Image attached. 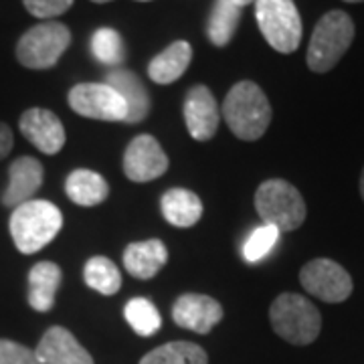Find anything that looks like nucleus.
Segmentation results:
<instances>
[{"instance_id":"31","label":"nucleus","mask_w":364,"mask_h":364,"mask_svg":"<svg viewBox=\"0 0 364 364\" xmlns=\"http://www.w3.org/2000/svg\"><path fill=\"white\" fill-rule=\"evenodd\" d=\"M231 2H235L237 6H241V9H243V6H247V4L255 2V0H231Z\"/></svg>"},{"instance_id":"28","label":"nucleus","mask_w":364,"mask_h":364,"mask_svg":"<svg viewBox=\"0 0 364 364\" xmlns=\"http://www.w3.org/2000/svg\"><path fill=\"white\" fill-rule=\"evenodd\" d=\"M0 364H41L35 350L14 340L0 338Z\"/></svg>"},{"instance_id":"6","label":"nucleus","mask_w":364,"mask_h":364,"mask_svg":"<svg viewBox=\"0 0 364 364\" xmlns=\"http://www.w3.org/2000/svg\"><path fill=\"white\" fill-rule=\"evenodd\" d=\"M71 45V33L59 21L31 26L16 43V59L26 69H51Z\"/></svg>"},{"instance_id":"5","label":"nucleus","mask_w":364,"mask_h":364,"mask_svg":"<svg viewBox=\"0 0 364 364\" xmlns=\"http://www.w3.org/2000/svg\"><path fill=\"white\" fill-rule=\"evenodd\" d=\"M255 208L261 221L279 231H296L306 221V203L299 191L282 178L265 181L255 193Z\"/></svg>"},{"instance_id":"19","label":"nucleus","mask_w":364,"mask_h":364,"mask_svg":"<svg viewBox=\"0 0 364 364\" xmlns=\"http://www.w3.org/2000/svg\"><path fill=\"white\" fill-rule=\"evenodd\" d=\"M193 59V47L186 41H176L164 51L156 55L150 65H148V75L158 85H168L176 79L184 75V71L191 65Z\"/></svg>"},{"instance_id":"12","label":"nucleus","mask_w":364,"mask_h":364,"mask_svg":"<svg viewBox=\"0 0 364 364\" xmlns=\"http://www.w3.org/2000/svg\"><path fill=\"white\" fill-rule=\"evenodd\" d=\"M219 105L207 85H195L184 97V124L198 142L210 140L219 130Z\"/></svg>"},{"instance_id":"14","label":"nucleus","mask_w":364,"mask_h":364,"mask_svg":"<svg viewBox=\"0 0 364 364\" xmlns=\"http://www.w3.org/2000/svg\"><path fill=\"white\" fill-rule=\"evenodd\" d=\"M43 164L37 158L21 156L13 160L9 168V186L4 188L0 203L6 208H16L26 200H33L43 186Z\"/></svg>"},{"instance_id":"32","label":"nucleus","mask_w":364,"mask_h":364,"mask_svg":"<svg viewBox=\"0 0 364 364\" xmlns=\"http://www.w3.org/2000/svg\"><path fill=\"white\" fill-rule=\"evenodd\" d=\"M360 196H363V200H364V168H363V174H360Z\"/></svg>"},{"instance_id":"21","label":"nucleus","mask_w":364,"mask_h":364,"mask_svg":"<svg viewBox=\"0 0 364 364\" xmlns=\"http://www.w3.org/2000/svg\"><path fill=\"white\" fill-rule=\"evenodd\" d=\"M65 193L69 200H73L79 207H95L102 205L107 195L109 186L102 174L87 168L73 170L65 181Z\"/></svg>"},{"instance_id":"8","label":"nucleus","mask_w":364,"mask_h":364,"mask_svg":"<svg viewBox=\"0 0 364 364\" xmlns=\"http://www.w3.org/2000/svg\"><path fill=\"white\" fill-rule=\"evenodd\" d=\"M299 284L314 298L340 304L350 298L354 284L350 273L346 272L340 263L332 259H312L306 263L299 272Z\"/></svg>"},{"instance_id":"22","label":"nucleus","mask_w":364,"mask_h":364,"mask_svg":"<svg viewBox=\"0 0 364 364\" xmlns=\"http://www.w3.org/2000/svg\"><path fill=\"white\" fill-rule=\"evenodd\" d=\"M241 23V6L231 0H215L207 23V37L215 47H227Z\"/></svg>"},{"instance_id":"24","label":"nucleus","mask_w":364,"mask_h":364,"mask_svg":"<svg viewBox=\"0 0 364 364\" xmlns=\"http://www.w3.org/2000/svg\"><path fill=\"white\" fill-rule=\"evenodd\" d=\"M83 279L87 287L93 291L102 294V296H114L122 287V273L117 269V265L107 257H91L85 267H83Z\"/></svg>"},{"instance_id":"16","label":"nucleus","mask_w":364,"mask_h":364,"mask_svg":"<svg viewBox=\"0 0 364 364\" xmlns=\"http://www.w3.org/2000/svg\"><path fill=\"white\" fill-rule=\"evenodd\" d=\"M105 83L109 87L119 93V97L124 100L128 116H126V124H140L146 119V116L150 114V93L146 90V85L142 83V79L138 77L130 69L117 67L112 69L105 77Z\"/></svg>"},{"instance_id":"13","label":"nucleus","mask_w":364,"mask_h":364,"mask_svg":"<svg viewBox=\"0 0 364 364\" xmlns=\"http://www.w3.org/2000/svg\"><path fill=\"white\" fill-rule=\"evenodd\" d=\"M172 320L196 334H208L223 320V306L205 294H184L172 306Z\"/></svg>"},{"instance_id":"15","label":"nucleus","mask_w":364,"mask_h":364,"mask_svg":"<svg viewBox=\"0 0 364 364\" xmlns=\"http://www.w3.org/2000/svg\"><path fill=\"white\" fill-rule=\"evenodd\" d=\"M35 354L41 364H93L90 352L63 326L49 328L43 334Z\"/></svg>"},{"instance_id":"10","label":"nucleus","mask_w":364,"mask_h":364,"mask_svg":"<svg viewBox=\"0 0 364 364\" xmlns=\"http://www.w3.org/2000/svg\"><path fill=\"white\" fill-rule=\"evenodd\" d=\"M168 170V156L154 136H136L124 154V174L132 182H150Z\"/></svg>"},{"instance_id":"17","label":"nucleus","mask_w":364,"mask_h":364,"mask_svg":"<svg viewBox=\"0 0 364 364\" xmlns=\"http://www.w3.org/2000/svg\"><path fill=\"white\" fill-rule=\"evenodd\" d=\"M166 261H168V251L160 239L130 243L124 251V267L138 279L154 277L164 267Z\"/></svg>"},{"instance_id":"35","label":"nucleus","mask_w":364,"mask_h":364,"mask_svg":"<svg viewBox=\"0 0 364 364\" xmlns=\"http://www.w3.org/2000/svg\"><path fill=\"white\" fill-rule=\"evenodd\" d=\"M138 2H150V0H138Z\"/></svg>"},{"instance_id":"27","label":"nucleus","mask_w":364,"mask_h":364,"mask_svg":"<svg viewBox=\"0 0 364 364\" xmlns=\"http://www.w3.org/2000/svg\"><path fill=\"white\" fill-rule=\"evenodd\" d=\"M279 229L273 227V225H259L255 227L251 233H249L247 241L243 245V257L247 263H259L261 259H265L269 253L273 251V247L277 245L279 241Z\"/></svg>"},{"instance_id":"3","label":"nucleus","mask_w":364,"mask_h":364,"mask_svg":"<svg viewBox=\"0 0 364 364\" xmlns=\"http://www.w3.org/2000/svg\"><path fill=\"white\" fill-rule=\"evenodd\" d=\"M354 41V23L344 11L326 13L314 26L312 39L308 45V67L314 73H328L338 65V61L350 49Z\"/></svg>"},{"instance_id":"9","label":"nucleus","mask_w":364,"mask_h":364,"mask_svg":"<svg viewBox=\"0 0 364 364\" xmlns=\"http://www.w3.org/2000/svg\"><path fill=\"white\" fill-rule=\"evenodd\" d=\"M69 107L81 117L102 122H126L124 100L107 83H77L69 91Z\"/></svg>"},{"instance_id":"33","label":"nucleus","mask_w":364,"mask_h":364,"mask_svg":"<svg viewBox=\"0 0 364 364\" xmlns=\"http://www.w3.org/2000/svg\"><path fill=\"white\" fill-rule=\"evenodd\" d=\"M91 2H97V4H104V2H112V0H91Z\"/></svg>"},{"instance_id":"25","label":"nucleus","mask_w":364,"mask_h":364,"mask_svg":"<svg viewBox=\"0 0 364 364\" xmlns=\"http://www.w3.org/2000/svg\"><path fill=\"white\" fill-rule=\"evenodd\" d=\"M124 316H126L128 324L132 326V330L144 338L154 336L162 326V318H160L158 308L146 298L130 299L124 308Z\"/></svg>"},{"instance_id":"1","label":"nucleus","mask_w":364,"mask_h":364,"mask_svg":"<svg viewBox=\"0 0 364 364\" xmlns=\"http://www.w3.org/2000/svg\"><path fill=\"white\" fill-rule=\"evenodd\" d=\"M223 117L239 140H259L272 124V105L267 95L253 81H239L223 102Z\"/></svg>"},{"instance_id":"30","label":"nucleus","mask_w":364,"mask_h":364,"mask_svg":"<svg viewBox=\"0 0 364 364\" xmlns=\"http://www.w3.org/2000/svg\"><path fill=\"white\" fill-rule=\"evenodd\" d=\"M13 146H14L13 130H11L6 124H2V122H0V160H4V158L11 154Z\"/></svg>"},{"instance_id":"2","label":"nucleus","mask_w":364,"mask_h":364,"mask_svg":"<svg viewBox=\"0 0 364 364\" xmlns=\"http://www.w3.org/2000/svg\"><path fill=\"white\" fill-rule=\"evenodd\" d=\"M63 227V215L49 200L33 198L13 208L9 229L21 253L33 255L45 249Z\"/></svg>"},{"instance_id":"23","label":"nucleus","mask_w":364,"mask_h":364,"mask_svg":"<svg viewBox=\"0 0 364 364\" xmlns=\"http://www.w3.org/2000/svg\"><path fill=\"white\" fill-rule=\"evenodd\" d=\"M140 364H208V356L195 342L176 340L148 352Z\"/></svg>"},{"instance_id":"4","label":"nucleus","mask_w":364,"mask_h":364,"mask_svg":"<svg viewBox=\"0 0 364 364\" xmlns=\"http://www.w3.org/2000/svg\"><path fill=\"white\" fill-rule=\"evenodd\" d=\"M269 320L275 334L296 346L312 344L322 330V316L318 308L299 294L277 296L269 308Z\"/></svg>"},{"instance_id":"26","label":"nucleus","mask_w":364,"mask_h":364,"mask_svg":"<svg viewBox=\"0 0 364 364\" xmlns=\"http://www.w3.org/2000/svg\"><path fill=\"white\" fill-rule=\"evenodd\" d=\"M91 53L104 65L116 67L124 61V41L114 28H97L91 37Z\"/></svg>"},{"instance_id":"29","label":"nucleus","mask_w":364,"mask_h":364,"mask_svg":"<svg viewBox=\"0 0 364 364\" xmlns=\"http://www.w3.org/2000/svg\"><path fill=\"white\" fill-rule=\"evenodd\" d=\"M23 4L37 18H53L67 13L73 6V0H23Z\"/></svg>"},{"instance_id":"11","label":"nucleus","mask_w":364,"mask_h":364,"mask_svg":"<svg viewBox=\"0 0 364 364\" xmlns=\"http://www.w3.org/2000/svg\"><path fill=\"white\" fill-rule=\"evenodd\" d=\"M18 128L28 142L43 154H59L65 146V128L61 119L45 107H31L18 119Z\"/></svg>"},{"instance_id":"18","label":"nucleus","mask_w":364,"mask_h":364,"mask_svg":"<svg viewBox=\"0 0 364 364\" xmlns=\"http://www.w3.org/2000/svg\"><path fill=\"white\" fill-rule=\"evenodd\" d=\"M61 267L53 261H39L28 272V306L35 312H49L61 286Z\"/></svg>"},{"instance_id":"7","label":"nucleus","mask_w":364,"mask_h":364,"mask_svg":"<svg viewBox=\"0 0 364 364\" xmlns=\"http://www.w3.org/2000/svg\"><path fill=\"white\" fill-rule=\"evenodd\" d=\"M255 16L263 39L277 53L289 55L301 41V18L294 0H255Z\"/></svg>"},{"instance_id":"20","label":"nucleus","mask_w":364,"mask_h":364,"mask_svg":"<svg viewBox=\"0 0 364 364\" xmlns=\"http://www.w3.org/2000/svg\"><path fill=\"white\" fill-rule=\"evenodd\" d=\"M160 208H162L164 219L178 229L193 227L203 217L200 198L186 188H170L168 193H164L160 200Z\"/></svg>"},{"instance_id":"34","label":"nucleus","mask_w":364,"mask_h":364,"mask_svg":"<svg viewBox=\"0 0 364 364\" xmlns=\"http://www.w3.org/2000/svg\"><path fill=\"white\" fill-rule=\"evenodd\" d=\"M344 2H364V0H344Z\"/></svg>"}]
</instances>
